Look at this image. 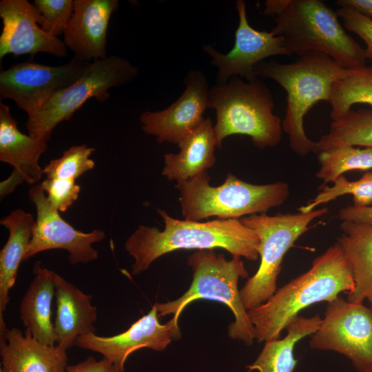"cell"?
Here are the masks:
<instances>
[{"mask_svg": "<svg viewBox=\"0 0 372 372\" xmlns=\"http://www.w3.org/2000/svg\"><path fill=\"white\" fill-rule=\"evenodd\" d=\"M164 229L139 225L126 240L124 247L134 261V276L146 271L161 256L178 249H224L232 256L256 260L259 256V239L240 219H218L200 222L178 220L158 209Z\"/></svg>", "mask_w": 372, "mask_h": 372, "instance_id": "cell-1", "label": "cell"}, {"mask_svg": "<svg viewBox=\"0 0 372 372\" xmlns=\"http://www.w3.org/2000/svg\"><path fill=\"white\" fill-rule=\"evenodd\" d=\"M353 276L336 242L312 262L306 272L291 280L262 304L247 311L255 339L266 342L279 339L288 323L309 306L331 302L342 292L351 293Z\"/></svg>", "mask_w": 372, "mask_h": 372, "instance_id": "cell-2", "label": "cell"}, {"mask_svg": "<svg viewBox=\"0 0 372 372\" xmlns=\"http://www.w3.org/2000/svg\"><path fill=\"white\" fill-rule=\"evenodd\" d=\"M326 54L309 52L293 63H280L276 60L261 61L254 67L257 77L276 81L287 92V107L282 123L288 134L293 152L305 156L316 153V142L310 140L304 128V117L320 101L329 102L331 88L349 74Z\"/></svg>", "mask_w": 372, "mask_h": 372, "instance_id": "cell-3", "label": "cell"}, {"mask_svg": "<svg viewBox=\"0 0 372 372\" xmlns=\"http://www.w3.org/2000/svg\"><path fill=\"white\" fill-rule=\"evenodd\" d=\"M207 171L178 182L179 203L184 220L200 221L216 217L218 219H240L283 204L290 191L287 183L278 181L265 185L251 184L234 174H227L223 183L211 186Z\"/></svg>", "mask_w": 372, "mask_h": 372, "instance_id": "cell-4", "label": "cell"}, {"mask_svg": "<svg viewBox=\"0 0 372 372\" xmlns=\"http://www.w3.org/2000/svg\"><path fill=\"white\" fill-rule=\"evenodd\" d=\"M275 21L271 32L284 38L289 55L318 52L347 70L365 65L364 48L347 33L337 12L320 0H289Z\"/></svg>", "mask_w": 372, "mask_h": 372, "instance_id": "cell-5", "label": "cell"}, {"mask_svg": "<svg viewBox=\"0 0 372 372\" xmlns=\"http://www.w3.org/2000/svg\"><path fill=\"white\" fill-rule=\"evenodd\" d=\"M208 108L216 111L214 131L218 148L234 134L249 136L261 149L275 147L282 140L281 120L273 114L272 94L258 77L245 83L233 76L210 88Z\"/></svg>", "mask_w": 372, "mask_h": 372, "instance_id": "cell-6", "label": "cell"}, {"mask_svg": "<svg viewBox=\"0 0 372 372\" xmlns=\"http://www.w3.org/2000/svg\"><path fill=\"white\" fill-rule=\"evenodd\" d=\"M187 264L193 270L189 289L175 300L156 302L159 318L169 314L180 318L183 309L198 299L220 302L231 310L235 318L228 326V335L251 346L255 339L254 327L238 288L239 278L248 276L240 258L232 256L228 260L213 249L197 250L189 256Z\"/></svg>", "mask_w": 372, "mask_h": 372, "instance_id": "cell-7", "label": "cell"}, {"mask_svg": "<svg viewBox=\"0 0 372 372\" xmlns=\"http://www.w3.org/2000/svg\"><path fill=\"white\" fill-rule=\"evenodd\" d=\"M328 208L309 213L254 214L240 218L259 239L260 264L256 273L240 290L242 304L251 310L269 299L276 291L283 258L294 242L310 229L311 223L326 214Z\"/></svg>", "mask_w": 372, "mask_h": 372, "instance_id": "cell-8", "label": "cell"}, {"mask_svg": "<svg viewBox=\"0 0 372 372\" xmlns=\"http://www.w3.org/2000/svg\"><path fill=\"white\" fill-rule=\"evenodd\" d=\"M138 68L123 57L111 55L90 63L73 83L55 94L25 124L32 137L49 141L54 128L71 119L89 99L104 103L109 90L125 85L138 74Z\"/></svg>", "mask_w": 372, "mask_h": 372, "instance_id": "cell-9", "label": "cell"}, {"mask_svg": "<svg viewBox=\"0 0 372 372\" xmlns=\"http://www.w3.org/2000/svg\"><path fill=\"white\" fill-rule=\"evenodd\" d=\"M309 346L344 355L358 372H372V309L340 296L329 302Z\"/></svg>", "mask_w": 372, "mask_h": 372, "instance_id": "cell-10", "label": "cell"}, {"mask_svg": "<svg viewBox=\"0 0 372 372\" xmlns=\"http://www.w3.org/2000/svg\"><path fill=\"white\" fill-rule=\"evenodd\" d=\"M89 64L74 56L56 66L32 59L14 63L0 72V99L13 101L31 116L55 94L75 82Z\"/></svg>", "mask_w": 372, "mask_h": 372, "instance_id": "cell-11", "label": "cell"}, {"mask_svg": "<svg viewBox=\"0 0 372 372\" xmlns=\"http://www.w3.org/2000/svg\"><path fill=\"white\" fill-rule=\"evenodd\" d=\"M28 196L35 206L37 217L24 260L40 252L56 249L67 251L68 260L74 265L98 259V251L92 245L105 239L103 231L94 229L83 232L76 229L50 205L41 184L31 186Z\"/></svg>", "mask_w": 372, "mask_h": 372, "instance_id": "cell-12", "label": "cell"}, {"mask_svg": "<svg viewBox=\"0 0 372 372\" xmlns=\"http://www.w3.org/2000/svg\"><path fill=\"white\" fill-rule=\"evenodd\" d=\"M236 8L239 22L233 48L223 54L210 44L202 47L210 56L211 64L218 68L216 85L224 84L237 75L249 81L257 78L254 67L265 59L276 55L290 56L282 37L276 36L271 31L256 30L249 25L245 1H236Z\"/></svg>", "mask_w": 372, "mask_h": 372, "instance_id": "cell-13", "label": "cell"}, {"mask_svg": "<svg viewBox=\"0 0 372 372\" xmlns=\"http://www.w3.org/2000/svg\"><path fill=\"white\" fill-rule=\"evenodd\" d=\"M179 318L174 316L165 324H161L157 309L151 310L134 322L127 330L112 336H99L95 333L77 338L75 346L100 353L110 361L116 372L125 371L128 356L142 348L163 351L174 340L180 338Z\"/></svg>", "mask_w": 372, "mask_h": 372, "instance_id": "cell-14", "label": "cell"}, {"mask_svg": "<svg viewBox=\"0 0 372 372\" xmlns=\"http://www.w3.org/2000/svg\"><path fill=\"white\" fill-rule=\"evenodd\" d=\"M184 83L183 93L168 107L162 111H145L139 116L143 131L155 136L158 143L178 145L204 119L209 91L205 75L201 70H191Z\"/></svg>", "mask_w": 372, "mask_h": 372, "instance_id": "cell-15", "label": "cell"}, {"mask_svg": "<svg viewBox=\"0 0 372 372\" xmlns=\"http://www.w3.org/2000/svg\"><path fill=\"white\" fill-rule=\"evenodd\" d=\"M3 28L0 60L6 55H34L39 52L62 58L68 55L64 42L42 30L41 15L28 0L0 1Z\"/></svg>", "mask_w": 372, "mask_h": 372, "instance_id": "cell-16", "label": "cell"}, {"mask_svg": "<svg viewBox=\"0 0 372 372\" xmlns=\"http://www.w3.org/2000/svg\"><path fill=\"white\" fill-rule=\"evenodd\" d=\"M48 147V141L23 134L9 106L0 102V161L13 167L12 174L0 183L1 200L23 182L34 185L41 179L43 172L39 161Z\"/></svg>", "mask_w": 372, "mask_h": 372, "instance_id": "cell-17", "label": "cell"}, {"mask_svg": "<svg viewBox=\"0 0 372 372\" xmlns=\"http://www.w3.org/2000/svg\"><path fill=\"white\" fill-rule=\"evenodd\" d=\"M74 11L63 32L65 45L74 57L92 63L107 57V29L118 0H74Z\"/></svg>", "mask_w": 372, "mask_h": 372, "instance_id": "cell-18", "label": "cell"}, {"mask_svg": "<svg viewBox=\"0 0 372 372\" xmlns=\"http://www.w3.org/2000/svg\"><path fill=\"white\" fill-rule=\"evenodd\" d=\"M56 317L54 330L56 344L65 350L75 345L78 338L95 333L97 308L92 296L55 273Z\"/></svg>", "mask_w": 372, "mask_h": 372, "instance_id": "cell-19", "label": "cell"}, {"mask_svg": "<svg viewBox=\"0 0 372 372\" xmlns=\"http://www.w3.org/2000/svg\"><path fill=\"white\" fill-rule=\"evenodd\" d=\"M65 349L43 344L17 328L7 329L0 338L1 368L3 372H66Z\"/></svg>", "mask_w": 372, "mask_h": 372, "instance_id": "cell-20", "label": "cell"}, {"mask_svg": "<svg viewBox=\"0 0 372 372\" xmlns=\"http://www.w3.org/2000/svg\"><path fill=\"white\" fill-rule=\"evenodd\" d=\"M34 275L19 306V317L26 329L25 333L40 342L56 345L52 303L55 297V273L37 261L32 269Z\"/></svg>", "mask_w": 372, "mask_h": 372, "instance_id": "cell-21", "label": "cell"}, {"mask_svg": "<svg viewBox=\"0 0 372 372\" xmlns=\"http://www.w3.org/2000/svg\"><path fill=\"white\" fill-rule=\"evenodd\" d=\"M178 145V153H167L164 156L161 174L168 180L183 181L212 167L217 143L210 118H204Z\"/></svg>", "mask_w": 372, "mask_h": 372, "instance_id": "cell-22", "label": "cell"}, {"mask_svg": "<svg viewBox=\"0 0 372 372\" xmlns=\"http://www.w3.org/2000/svg\"><path fill=\"white\" fill-rule=\"evenodd\" d=\"M342 234L337 238L351 268L354 290L347 300L363 304L366 300L372 309V225L342 221Z\"/></svg>", "mask_w": 372, "mask_h": 372, "instance_id": "cell-23", "label": "cell"}, {"mask_svg": "<svg viewBox=\"0 0 372 372\" xmlns=\"http://www.w3.org/2000/svg\"><path fill=\"white\" fill-rule=\"evenodd\" d=\"M8 231V240L0 251V315L10 301L9 293L14 286L18 270L32 237L35 219L23 209H17L0 220Z\"/></svg>", "mask_w": 372, "mask_h": 372, "instance_id": "cell-24", "label": "cell"}, {"mask_svg": "<svg viewBox=\"0 0 372 372\" xmlns=\"http://www.w3.org/2000/svg\"><path fill=\"white\" fill-rule=\"evenodd\" d=\"M319 315L310 318L297 316L286 326L287 334L282 339L266 341L256 360L247 366V372H293L298 364L293 356L296 344L314 333L320 327Z\"/></svg>", "mask_w": 372, "mask_h": 372, "instance_id": "cell-25", "label": "cell"}, {"mask_svg": "<svg viewBox=\"0 0 372 372\" xmlns=\"http://www.w3.org/2000/svg\"><path fill=\"white\" fill-rule=\"evenodd\" d=\"M342 146L372 147V110L351 109L332 121L329 133L316 142V154Z\"/></svg>", "mask_w": 372, "mask_h": 372, "instance_id": "cell-26", "label": "cell"}, {"mask_svg": "<svg viewBox=\"0 0 372 372\" xmlns=\"http://www.w3.org/2000/svg\"><path fill=\"white\" fill-rule=\"evenodd\" d=\"M329 103L333 121L342 118L355 104L372 106V67L349 70L347 76L333 85Z\"/></svg>", "mask_w": 372, "mask_h": 372, "instance_id": "cell-27", "label": "cell"}, {"mask_svg": "<svg viewBox=\"0 0 372 372\" xmlns=\"http://www.w3.org/2000/svg\"><path fill=\"white\" fill-rule=\"evenodd\" d=\"M320 167L316 176L323 185L333 183L339 176L352 170L372 169V147L342 146L318 154Z\"/></svg>", "mask_w": 372, "mask_h": 372, "instance_id": "cell-28", "label": "cell"}, {"mask_svg": "<svg viewBox=\"0 0 372 372\" xmlns=\"http://www.w3.org/2000/svg\"><path fill=\"white\" fill-rule=\"evenodd\" d=\"M345 194L353 196L355 207H369L372 205V171L366 172L356 180H349L344 175L335 179L333 185H323L322 189L309 203L298 208V211L309 213L318 206L332 201Z\"/></svg>", "mask_w": 372, "mask_h": 372, "instance_id": "cell-29", "label": "cell"}, {"mask_svg": "<svg viewBox=\"0 0 372 372\" xmlns=\"http://www.w3.org/2000/svg\"><path fill=\"white\" fill-rule=\"evenodd\" d=\"M95 151L94 147L85 144L71 146L61 156L50 161L43 168V174L48 178L76 180L94 167L95 163L90 157Z\"/></svg>", "mask_w": 372, "mask_h": 372, "instance_id": "cell-30", "label": "cell"}, {"mask_svg": "<svg viewBox=\"0 0 372 372\" xmlns=\"http://www.w3.org/2000/svg\"><path fill=\"white\" fill-rule=\"evenodd\" d=\"M34 6L41 15V28L59 37L63 34L74 11V0H34Z\"/></svg>", "mask_w": 372, "mask_h": 372, "instance_id": "cell-31", "label": "cell"}, {"mask_svg": "<svg viewBox=\"0 0 372 372\" xmlns=\"http://www.w3.org/2000/svg\"><path fill=\"white\" fill-rule=\"evenodd\" d=\"M40 184L50 205L59 212L71 207L81 191L74 178H45Z\"/></svg>", "mask_w": 372, "mask_h": 372, "instance_id": "cell-32", "label": "cell"}, {"mask_svg": "<svg viewBox=\"0 0 372 372\" xmlns=\"http://www.w3.org/2000/svg\"><path fill=\"white\" fill-rule=\"evenodd\" d=\"M336 12L342 20L344 28L356 34L365 43L366 57L370 59L372 67V19L348 8H340Z\"/></svg>", "mask_w": 372, "mask_h": 372, "instance_id": "cell-33", "label": "cell"}, {"mask_svg": "<svg viewBox=\"0 0 372 372\" xmlns=\"http://www.w3.org/2000/svg\"><path fill=\"white\" fill-rule=\"evenodd\" d=\"M66 372H116L113 364L103 358L96 360L93 356L72 365H68Z\"/></svg>", "mask_w": 372, "mask_h": 372, "instance_id": "cell-34", "label": "cell"}, {"mask_svg": "<svg viewBox=\"0 0 372 372\" xmlns=\"http://www.w3.org/2000/svg\"><path fill=\"white\" fill-rule=\"evenodd\" d=\"M338 218L341 221L372 225V207L347 206L340 209Z\"/></svg>", "mask_w": 372, "mask_h": 372, "instance_id": "cell-35", "label": "cell"}, {"mask_svg": "<svg viewBox=\"0 0 372 372\" xmlns=\"http://www.w3.org/2000/svg\"><path fill=\"white\" fill-rule=\"evenodd\" d=\"M340 8L355 10L372 19V0H338Z\"/></svg>", "mask_w": 372, "mask_h": 372, "instance_id": "cell-36", "label": "cell"}, {"mask_svg": "<svg viewBox=\"0 0 372 372\" xmlns=\"http://www.w3.org/2000/svg\"><path fill=\"white\" fill-rule=\"evenodd\" d=\"M289 0H268L265 3L264 13L269 16H278L287 8Z\"/></svg>", "mask_w": 372, "mask_h": 372, "instance_id": "cell-37", "label": "cell"}]
</instances>
